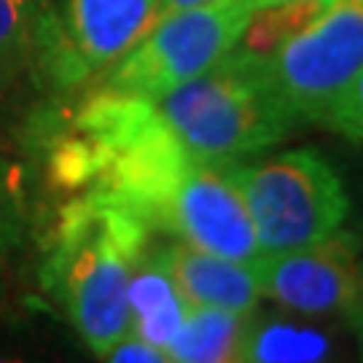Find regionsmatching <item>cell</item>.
I'll use <instances>...</instances> for the list:
<instances>
[{"instance_id": "13", "label": "cell", "mask_w": 363, "mask_h": 363, "mask_svg": "<svg viewBox=\"0 0 363 363\" xmlns=\"http://www.w3.org/2000/svg\"><path fill=\"white\" fill-rule=\"evenodd\" d=\"M331 342L310 325L253 315L247 337V363H328Z\"/></svg>"}, {"instance_id": "22", "label": "cell", "mask_w": 363, "mask_h": 363, "mask_svg": "<svg viewBox=\"0 0 363 363\" xmlns=\"http://www.w3.org/2000/svg\"><path fill=\"white\" fill-rule=\"evenodd\" d=\"M361 272H363V256H361Z\"/></svg>"}, {"instance_id": "10", "label": "cell", "mask_w": 363, "mask_h": 363, "mask_svg": "<svg viewBox=\"0 0 363 363\" xmlns=\"http://www.w3.org/2000/svg\"><path fill=\"white\" fill-rule=\"evenodd\" d=\"M164 261L178 291L191 307H218L229 312H256L261 291L253 264L216 256L186 242L164 245Z\"/></svg>"}, {"instance_id": "15", "label": "cell", "mask_w": 363, "mask_h": 363, "mask_svg": "<svg viewBox=\"0 0 363 363\" xmlns=\"http://www.w3.org/2000/svg\"><path fill=\"white\" fill-rule=\"evenodd\" d=\"M323 127L345 135L347 140L363 143V67L347 84V89L337 97Z\"/></svg>"}, {"instance_id": "5", "label": "cell", "mask_w": 363, "mask_h": 363, "mask_svg": "<svg viewBox=\"0 0 363 363\" xmlns=\"http://www.w3.org/2000/svg\"><path fill=\"white\" fill-rule=\"evenodd\" d=\"M261 60L296 121L325 124L363 67V0H328L310 25Z\"/></svg>"}, {"instance_id": "7", "label": "cell", "mask_w": 363, "mask_h": 363, "mask_svg": "<svg viewBox=\"0 0 363 363\" xmlns=\"http://www.w3.org/2000/svg\"><path fill=\"white\" fill-rule=\"evenodd\" d=\"M154 229L234 261L253 264L261 256L259 237L245 199L232 181L229 162L191 159L156 210Z\"/></svg>"}, {"instance_id": "1", "label": "cell", "mask_w": 363, "mask_h": 363, "mask_svg": "<svg viewBox=\"0 0 363 363\" xmlns=\"http://www.w3.org/2000/svg\"><path fill=\"white\" fill-rule=\"evenodd\" d=\"M148 245L151 229L143 220L94 191L60 213L46 283L100 358L130 334V277Z\"/></svg>"}, {"instance_id": "4", "label": "cell", "mask_w": 363, "mask_h": 363, "mask_svg": "<svg viewBox=\"0 0 363 363\" xmlns=\"http://www.w3.org/2000/svg\"><path fill=\"white\" fill-rule=\"evenodd\" d=\"M242 0H213L169 13L116 60L97 86L156 100L223 60L240 43L250 19Z\"/></svg>"}, {"instance_id": "16", "label": "cell", "mask_w": 363, "mask_h": 363, "mask_svg": "<svg viewBox=\"0 0 363 363\" xmlns=\"http://www.w3.org/2000/svg\"><path fill=\"white\" fill-rule=\"evenodd\" d=\"M103 358L105 363H172L167 352L138 339L135 334H127L121 342H116Z\"/></svg>"}, {"instance_id": "8", "label": "cell", "mask_w": 363, "mask_h": 363, "mask_svg": "<svg viewBox=\"0 0 363 363\" xmlns=\"http://www.w3.org/2000/svg\"><path fill=\"white\" fill-rule=\"evenodd\" d=\"M70 86L105 73L156 22V0H52Z\"/></svg>"}, {"instance_id": "20", "label": "cell", "mask_w": 363, "mask_h": 363, "mask_svg": "<svg viewBox=\"0 0 363 363\" xmlns=\"http://www.w3.org/2000/svg\"><path fill=\"white\" fill-rule=\"evenodd\" d=\"M0 363H30V361L19 358V355H6V352H0Z\"/></svg>"}, {"instance_id": "19", "label": "cell", "mask_w": 363, "mask_h": 363, "mask_svg": "<svg viewBox=\"0 0 363 363\" xmlns=\"http://www.w3.org/2000/svg\"><path fill=\"white\" fill-rule=\"evenodd\" d=\"M250 11H259V9H269V6H280V3H291V0H242Z\"/></svg>"}, {"instance_id": "12", "label": "cell", "mask_w": 363, "mask_h": 363, "mask_svg": "<svg viewBox=\"0 0 363 363\" xmlns=\"http://www.w3.org/2000/svg\"><path fill=\"white\" fill-rule=\"evenodd\" d=\"M253 315L256 312L189 304L181 328L169 339L164 352L172 363H247Z\"/></svg>"}, {"instance_id": "11", "label": "cell", "mask_w": 363, "mask_h": 363, "mask_svg": "<svg viewBox=\"0 0 363 363\" xmlns=\"http://www.w3.org/2000/svg\"><path fill=\"white\" fill-rule=\"evenodd\" d=\"M189 301L164 261V245L145 247L130 277V334L164 350L181 328Z\"/></svg>"}, {"instance_id": "18", "label": "cell", "mask_w": 363, "mask_h": 363, "mask_svg": "<svg viewBox=\"0 0 363 363\" xmlns=\"http://www.w3.org/2000/svg\"><path fill=\"white\" fill-rule=\"evenodd\" d=\"M350 325L355 328V339H358V355H361V363H363V310L352 318Z\"/></svg>"}, {"instance_id": "17", "label": "cell", "mask_w": 363, "mask_h": 363, "mask_svg": "<svg viewBox=\"0 0 363 363\" xmlns=\"http://www.w3.org/2000/svg\"><path fill=\"white\" fill-rule=\"evenodd\" d=\"M205 3H213V0H156V22L169 16V13L189 11V9L205 6Z\"/></svg>"}, {"instance_id": "21", "label": "cell", "mask_w": 363, "mask_h": 363, "mask_svg": "<svg viewBox=\"0 0 363 363\" xmlns=\"http://www.w3.org/2000/svg\"><path fill=\"white\" fill-rule=\"evenodd\" d=\"M361 210H363V183H361Z\"/></svg>"}, {"instance_id": "2", "label": "cell", "mask_w": 363, "mask_h": 363, "mask_svg": "<svg viewBox=\"0 0 363 363\" xmlns=\"http://www.w3.org/2000/svg\"><path fill=\"white\" fill-rule=\"evenodd\" d=\"M178 143L205 162H240L286 140L296 127L259 54L240 43L196 78L154 100Z\"/></svg>"}, {"instance_id": "6", "label": "cell", "mask_w": 363, "mask_h": 363, "mask_svg": "<svg viewBox=\"0 0 363 363\" xmlns=\"http://www.w3.org/2000/svg\"><path fill=\"white\" fill-rule=\"evenodd\" d=\"M253 272L261 296L298 315H339L350 323L363 310L361 242L345 229L310 245L261 253Z\"/></svg>"}, {"instance_id": "14", "label": "cell", "mask_w": 363, "mask_h": 363, "mask_svg": "<svg viewBox=\"0 0 363 363\" xmlns=\"http://www.w3.org/2000/svg\"><path fill=\"white\" fill-rule=\"evenodd\" d=\"M25 213H22V191L13 175L0 172V267L9 261L13 247L22 240Z\"/></svg>"}, {"instance_id": "3", "label": "cell", "mask_w": 363, "mask_h": 363, "mask_svg": "<svg viewBox=\"0 0 363 363\" xmlns=\"http://www.w3.org/2000/svg\"><path fill=\"white\" fill-rule=\"evenodd\" d=\"M229 172L245 199L261 253L318 242L339 232L350 216L347 189L318 148L229 162Z\"/></svg>"}, {"instance_id": "9", "label": "cell", "mask_w": 363, "mask_h": 363, "mask_svg": "<svg viewBox=\"0 0 363 363\" xmlns=\"http://www.w3.org/2000/svg\"><path fill=\"white\" fill-rule=\"evenodd\" d=\"M38 67L60 86H70L67 54L52 0H0V89Z\"/></svg>"}]
</instances>
